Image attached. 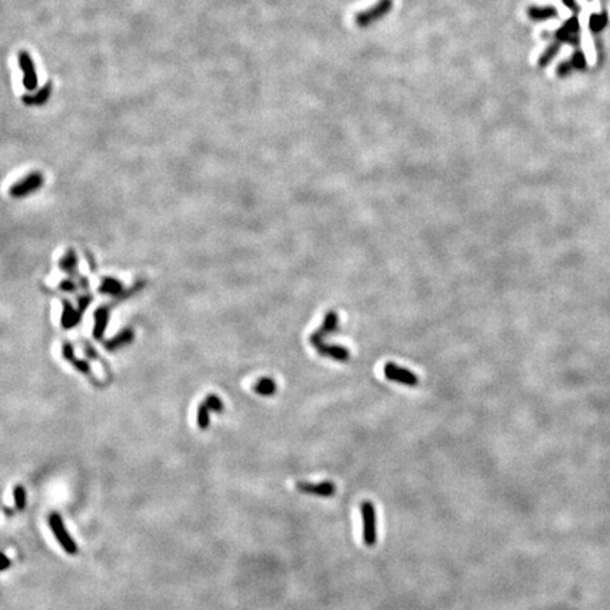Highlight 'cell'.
I'll list each match as a JSON object with an SVG mask.
<instances>
[{"label":"cell","mask_w":610,"mask_h":610,"mask_svg":"<svg viewBox=\"0 0 610 610\" xmlns=\"http://www.w3.org/2000/svg\"><path fill=\"white\" fill-rule=\"evenodd\" d=\"M13 496H15V503L17 510H24L26 509V489L23 487L22 484H17L13 490Z\"/></svg>","instance_id":"23"},{"label":"cell","mask_w":610,"mask_h":610,"mask_svg":"<svg viewBox=\"0 0 610 610\" xmlns=\"http://www.w3.org/2000/svg\"><path fill=\"white\" fill-rule=\"evenodd\" d=\"M360 514L363 520V543L366 547H374L377 543V516L376 507L370 500L360 503Z\"/></svg>","instance_id":"2"},{"label":"cell","mask_w":610,"mask_h":610,"mask_svg":"<svg viewBox=\"0 0 610 610\" xmlns=\"http://www.w3.org/2000/svg\"><path fill=\"white\" fill-rule=\"evenodd\" d=\"M51 93H52V82H45L44 85L40 88V89H37L36 92H33V93H27V95H23L22 96V100L23 104L27 105V106H41V105H45L47 102H48V99L51 97Z\"/></svg>","instance_id":"12"},{"label":"cell","mask_w":610,"mask_h":610,"mask_svg":"<svg viewBox=\"0 0 610 610\" xmlns=\"http://www.w3.org/2000/svg\"><path fill=\"white\" fill-rule=\"evenodd\" d=\"M571 64H572L573 69L585 71V69H586V57H585V54L580 51V50L573 52L572 58H571Z\"/></svg>","instance_id":"24"},{"label":"cell","mask_w":610,"mask_h":610,"mask_svg":"<svg viewBox=\"0 0 610 610\" xmlns=\"http://www.w3.org/2000/svg\"><path fill=\"white\" fill-rule=\"evenodd\" d=\"M62 356L65 357V360H68V362L74 366V367H76V369H78L82 374H85L88 379L92 380V381L95 383V386H100V384H99V381L96 380V377L92 374V370H90L89 365H88L86 362L81 360V359H76V357H75L74 346H72V345H71L69 342H64V345H62Z\"/></svg>","instance_id":"11"},{"label":"cell","mask_w":610,"mask_h":610,"mask_svg":"<svg viewBox=\"0 0 610 610\" xmlns=\"http://www.w3.org/2000/svg\"><path fill=\"white\" fill-rule=\"evenodd\" d=\"M143 287H144V283H143V281H139V283L134 284L132 288H129V290L125 291L122 295H119V297H115L113 301H111V302H108V304H105V305H102V307H99V308H97L96 311H95V328H93V338H95L96 341H102V339H104L105 329H106L108 321H109V315H111V311H112L113 307H115V305H118L119 302H122V301L127 299L129 297H132L134 292H137L139 290H142Z\"/></svg>","instance_id":"1"},{"label":"cell","mask_w":610,"mask_h":610,"mask_svg":"<svg viewBox=\"0 0 610 610\" xmlns=\"http://www.w3.org/2000/svg\"><path fill=\"white\" fill-rule=\"evenodd\" d=\"M391 9H393V0H379L372 8L359 12L355 16V23L357 27H362V29L369 27L373 23L386 17L391 12Z\"/></svg>","instance_id":"3"},{"label":"cell","mask_w":610,"mask_h":610,"mask_svg":"<svg viewBox=\"0 0 610 610\" xmlns=\"http://www.w3.org/2000/svg\"><path fill=\"white\" fill-rule=\"evenodd\" d=\"M133 338H134L133 329L126 328V329L120 331L119 334H118L116 336H113V338H111L109 341H106V342H105V348H106V350H109V352H115V350H118V349H120V348H123V346L129 345V343L133 341Z\"/></svg>","instance_id":"16"},{"label":"cell","mask_w":610,"mask_h":610,"mask_svg":"<svg viewBox=\"0 0 610 610\" xmlns=\"http://www.w3.org/2000/svg\"><path fill=\"white\" fill-rule=\"evenodd\" d=\"M44 184V177L43 174L38 171H34L29 174L27 177H24L20 179L19 182H16L15 185L10 188V195L13 198H23L27 196L30 193L36 192L37 189H40Z\"/></svg>","instance_id":"6"},{"label":"cell","mask_w":610,"mask_h":610,"mask_svg":"<svg viewBox=\"0 0 610 610\" xmlns=\"http://www.w3.org/2000/svg\"><path fill=\"white\" fill-rule=\"evenodd\" d=\"M205 404L208 405L211 411H215V413H222L224 411V402L216 394H209L205 398Z\"/></svg>","instance_id":"25"},{"label":"cell","mask_w":610,"mask_h":610,"mask_svg":"<svg viewBox=\"0 0 610 610\" xmlns=\"http://www.w3.org/2000/svg\"><path fill=\"white\" fill-rule=\"evenodd\" d=\"M62 318H61V325L64 327V329H71V328L76 327L82 320V311L79 308H74L69 301L62 299Z\"/></svg>","instance_id":"14"},{"label":"cell","mask_w":610,"mask_h":610,"mask_svg":"<svg viewBox=\"0 0 610 610\" xmlns=\"http://www.w3.org/2000/svg\"><path fill=\"white\" fill-rule=\"evenodd\" d=\"M99 291H100L102 294H106V295L119 297V295H122V294L125 292V287H123V284L120 283L119 280L112 278V277H105V278H102V281H100Z\"/></svg>","instance_id":"18"},{"label":"cell","mask_w":610,"mask_h":610,"mask_svg":"<svg viewBox=\"0 0 610 610\" xmlns=\"http://www.w3.org/2000/svg\"><path fill=\"white\" fill-rule=\"evenodd\" d=\"M61 291H65V292H75L76 291V284H75V281H72V280H64V281H61L60 287H58Z\"/></svg>","instance_id":"28"},{"label":"cell","mask_w":610,"mask_h":610,"mask_svg":"<svg viewBox=\"0 0 610 610\" xmlns=\"http://www.w3.org/2000/svg\"><path fill=\"white\" fill-rule=\"evenodd\" d=\"M607 22H609L607 13H604V12L603 13H593L589 17V29H590L592 33L597 34L607 26Z\"/></svg>","instance_id":"21"},{"label":"cell","mask_w":610,"mask_h":610,"mask_svg":"<svg viewBox=\"0 0 610 610\" xmlns=\"http://www.w3.org/2000/svg\"><path fill=\"white\" fill-rule=\"evenodd\" d=\"M554 38L558 43H568L573 47H578L580 43V24L576 16L568 19L558 30L554 33Z\"/></svg>","instance_id":"7"},{"label":"cell","mask_w":610,"mask_h":610,"mask_svg":"<svg viewBox=\"0 0 610 610\" xmlns=\"http://www.w3.org/2000/svg\"><path fill=\"white\" fill-rule=\"evenodd\" d=\"M562 3H564V6L565 8H568L569 10H572L575 15H578L580 12V6L578 5V2L576 0H562Z\"/></svg>","instance_id":"29"},{"label":"cell","mask_w":610,"mask_h":610,"mask_svg":"<svg viewBox=\"0 0 610 610\" xmlns=\"http://www.w3.org/2000/svg\"><path fill=\"white\" fill-rule=\"evenodd\" d=\"M5 513L8 514V516H13V510L10 512V509H9V507H5Z\"/></svg>","instance_id":"31"},{"label":"cell","mask_w":610,"mask_h":610,"mask_svg":"<svg viewBox=\"0 0 610 610\" xmlns=\"http://www.w3.org/2000/svg\"><path fill=\"white\" fill-rule=\"evenodd\" d=\"M3 559H5V564H3V566H2V571H6L9 566H10V564H12V562H10V559H9V557H8V555H6V554L3 555Z\"/></svg>","instance_id":"30"},{"label":"cell","mask_w":610,"mask_h":610,"mask_svg":"<svg viewBox=\"0 0 610 610\" xmlns=\"http://www.w3.org/2000/svg\"><path fill=\"white\" fill-rule=\"evenodd\" d=\"M383 370H384V377H386L387 380L394 381V383H400L402 386L416 387L418 384V381H420V379H418L417 376L411 372V370L405 369V367H401V366L395 365L393 362L386 363Z\"/></svg>","instance_id":"8"},{"label":"cell","mask_w":610,"mask_h":610,"mask_svg":"<svg viewBox=\"0 0 610 610\" xmlns=\"http://www.w3.org/2000/svg\"><path fill=\"white\" fill-rule=\"evenodd\" d=\"M572 71L573 67L572 64H571V61H564V62H561L558 68H557V75H558V76H566V75L571 74Z\"/></svg>","instance_id":"27"},{"label":"cell","mask_w":610,"mask_h":610,"mask_svg":"<svg viewBox=\"0 0 610 610\" xmlns=\"http://www.w3.org/2000/svg\"><path fill=\"white\" fill-rule=\"evenodd\" d=\"M48 523H50L52 534L58 540L61 547H62V548L65 550V552H68L69 555H75V554L78 552V547H76V544H75V541L72 540V537L68 534V531L65 530V527H64V523H62V519H61L60 514L52 513L51 516H50V519H48Z\"/></svg>","instance_id":"4"},{"label":"cell","mask_w":610,"mask_h":610,"mask_svg":"<svg viewBox=\"0 0 610 610\" xmlns=\"http://www.w3.org/2000/svg\"><path fill=\"white\" fill-rule=\"evenodd\" d=\"M315 349H317V352H318L320 355H322V356L335 359L338 362H346V360H349L350 357L349 350L346 349V348H343V346H339V345L321 343L318 346H315Z\"/></svg>","instance_id":"15"},{"label":"cell","mask_w":610,"mask_h":610,"mask_svg":"<svg viewBox=\"0 0 610 610\" xmlns=\"http://www.w3.org/2000/svg\"><path fill=\"white\" fill-rule=\"evenodd\" d=\"M338 329H339V317H338V314H336L335 311H329V313H327V315H325V320L322 322L320 329L315 331L313 335H311L310 342H311V345L315 348V346H318L321 343L325 342L327 336L334 334V332H338Z\"/></svg>","instance_id":"9"},{"label":"cell","mask_w":610,"mask_h":610,"mask_svg":"<svg viewBox=\"0 0 610 610\" xmlns=\"http://www.w3.org/2000/svg\"><path fill=\"white\" fill-rule=\"evenodd\" d=\"M559 50H561V43H558V41L551 43V44L545 48V51L540 55V58H538V65L543 68L547 67L551 61L558 55Z\"/></svg>","instance_id":"20"},{"label":"cell","mask_w":610,"mask_h":610,"mask_svg":"<svg viewBox=\"0 0 610 610\" xmlns=\"http://www.w3.org/2000/svg\"><path fill=\"white\" fill-rule=\"evenodd\" d=\"M209 425V407L205 404V401H202L199 404L198 409V427L201 430H207Z\"/></svg>","instance_id":"22"},{"label":"cell","mask_w":610,"mask_h":610,"mask_svg":"<svg viewBox=\"0 0 610 610\" xmlns=\"http://www.w3.org/2000/svg\"><path fill=\"white\" fill-rule=\"evenodd\" d=\"M19 67L23 74V86L26 90H37L38 88V76L36 71V65L31 60L30 54L27 51H20L17 55Z\"/></svg>","instance_id":"5"},{"label":"cell","mask_w":610,"mask_h":610,"mask_svg":"<svg viewBox=\"0 0 610 610\" xmlns=\"http://www.w3.org/2000/svg\"><path fill=\"white\" fill-rule=\"evenodd\" d=\"M76 264H78L76 254H75V252L72 250V249H69V250L67 252V254H65L62 259H61L60 267L62 268V270H65V271L69 273L71 275H74L75 278H78V280L81 281L82 288H88V287H89L88 280H86L85 277H82V275L76 271Z\"/></svg>","instance_id":"13"},{"label":"cell","mask_w":610,"mask_h":610,"mask_svg":"<svg viewBox=\"0 0 610 610\" xmlns=\"http://www.w3.org/2000/svg\"><path fill=\"white\" fill-rule=\"evenodd\" d=\"M298 491L307 493V494H317L322 497H331L336 493V484L331 480H324L320 483H311V482H298L295 484Z\"/></svg>","instance_id":"10"},{"label":"cell","mask_w":610,"mask_h":610,"mask_svg":"<svg viewBox=\"0 0 610 610\" xmlns=\"http://www.w3.org/2000/svg\"><path fill=\"white\" fill-rule=\"evenodd\" d=\"M253 390L257 394L268 397V395L274 394L275 390H277V386H275V381L273 379H270V377H263V379H260L254 384Z\"/></svg>","instance_id":"19"},{"label":"cell","mask_w":610,"mask_h":610,"mask_svg":"<svg viewBox=\"0 0 610 610\" xmlns=\"http://www.w3.org/2000/svg\"><path fill=\"white\" fill-rule=\"evenodd\" d=\"M527 16L533 22H544L550 19L558 17V10L554 6H530L527 9Z\"/></svg>","instance_id":"17"},{"label":"cell","mask_w":610,"mask_h":610,"mask_svg":"<svg viewBox=\"0 0 610 610\" xmlns=\"http://www.w3.org/2000/svg\"><path fill=\"white\" fill-rule=\"evenodd\" d=\"M83 349H85V353H86V355H88V356H89V357H93V359H96V360H99V362H100V363H102V365H104V367H105V369H106V372H108V373L111 372V370H109V366H108V365H106V363H105V360H104V359H102V357H100V356H99V355H97V353H96V350L93 349V348H92V346H90V345H88V343H86V342H83Z\"/></svg>","instance_id":"26"}]
</instances>
